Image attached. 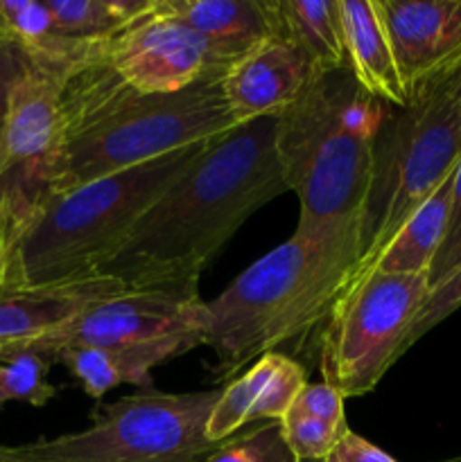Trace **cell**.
Segmentation results:
<instances>
[{
	"label": "cell",
	"instance_id": "obj_1",
	"mask_svg": "<svg viewBox=\"0 0 461 462\" xmlns=\"http://www.w3.org/2000/svg\"><path fill=\"white\" fill-rule=\"evenodd\" d=\"M278 117H260L212 140L138 219L95 278L127 289L199 287L203 269L249 221L289 192L276 152Z\"/></svg>",
	"mask_w": 461,
	"mask_h": 462
},
{
	"label": "cell",
	"instance_id": "obj_2",
	"mask_svg": "<svg viewBox=\"0 0 461 462\" xmlns=\"http://www.w3.org/2000/svg\"><path fill=\"white\" fill-rule=\"evenodd\" d=\"M389 116V104L339 70L316 75L276 125L285 185L298 199L294 235L353 257L355 266L375 140Z\"/></svg>",
	"mask_w": 461,
	"mask_h": 462
},
{
	"label": "cell",
	"instance_id": "obj_3",
	"mask_svg": "<svg viewBox=\"0 0 461 462\" xmlns=\"http://www.w3.org/2000/svg\"><path fill=\"white\" fill-rule=\"evenodd\" d=\"M211 143L190 144L156 161L45 197L14 244L5 287L50 289L95 278V271L140 217Z\"/></svg>",
	"mask_w": 461,
	"mask_h": 462
},
{
	"label": "cell",
	"instance_id": "obj_4",
	"mask_svg": "<svg viewBox=\"0 0 461 462\" xmlns=\"http://www.w3.org/2000/svg\"><path fill=\"white\" fill-rule=\"evenodd\" d=\"M353 273V257L312 246L296 235L271 248L206 302L203 346L215 352L217 374L230 377L316 328Z\"/></svg>",
	"mask_w": 461,
	"mask_h": 462
},
{
	"label": "cell",
	"instance_id": "obj_5",
	"mask_svg": "<svg viewBox=\"0 0 461 462\" xmlns=\"http://www.w3.org/2000/svg\"><path fill=\"white\" fill-rule=\"evenodd\" d=\"M235 126L220 79L170 95H138L113 72L90 120L63 143L50 165L48 197L215 140Z\"/></svg>",
	"mask_w": 461,
	"mask_h": 462
},
{
	"label": "cell",
	"instance_id": "obj_6",
	"mask_svg": "<svg viewBox=\"0 0 461 462\" xmlns=\"http://www.w3.org/2000/svg\"><path fill=\"white\" fill-rule=\"evenodd\" d=\"M461 156V99L432 86L396 108L380 129L360 219V260L369 271L407 219L450 179Z\"/></svg>",
	"mask_w": 461,
	"mask_h": 462
},
{
	"label": "cell",
	"instance_id": "obj_7",
	"mask_svg": "<svg viewBox=\"0 0 461 462\" xmlns=\"http://www.w3.org/2000/svg\"><path fill=\"white\" fill-rule=\"evenodd\" d=\"M217 397L149 388L98 406L84 431L21 445L23 454L30 462H203L217 449L206 436Z\"/></svg>",
	"mask_w": 461,
	"mask_h": 462
},
{
	"label": "cell",
	"instance_id": "obj_8",
	"mask_svg": "<svg viewBox=\"0 0 461 462\" xmlns=\"http://www.w3.org/2000/svg\"><path fill=\"white\" fill-rule=\"evenodd\" d=\"M428 293V275L373 271L348 284L324 320L319 343L324 383L346 400L375 391L402 356V343Z\"/></svg>",
	"mask_w": 461,
	"mask_h": 462
},
{
	"label": "cell",
	"instance_id": "obj_9",
	"mask_svg": "<svg viewBox=\"0 0 461 462\" xmlns=\"http://www.w3.org/2000/svg\"><path fill=\"white\" fill-rule=\"evenodd\" d=\"M203 329L206 300L199 287H122L27 347L54 361L68 347H129L172 337H199L203 346Z\"/></svg>",
	"mask_w": 461,
	"mask_h": 462
},
{
	"label": "cell",
	"instance_id": "obj_10",
	"mask_svg": "<svg viewBox=\"0 0 461 462\" xmlns=\"http://www.w3.org/2000/svg\"><path fill=\"white\" fill-rule=\"evenodd\" d=\"M118 79L138 95H170L220 79L229 59L190 27L149 9L98 45Z\"/></svg>",
	"mask_w": 461,
	"mask_h": 462
},
{
	"label": "cell",
	"instance_id": "obj_11",
	"mask_svg": "<svg viewBox=\"0 0 461 462\" xmlns=\"http://www.w3.org/2000/svg\"><path fill=\"white\" fill-rule=\"evenodd\" d=\"M407 97L461 66V0H373Z\"/></svg>",
	"mask_w": 461,
	"mask_h": 462
},
{
	"label": "cell",
	"instance_id": "obj_12",
	"mask_svg": "<svg viewBox=\"0 0 461 462\" xmlns=\"http://www.w3.org/2000/svg\"><path fill=\"white\" fill-rule=\"evenodd\" d=\"M316 75L301 48L278 30L235 59L220 77V88L240 126L260 117H278Z\"/></svg>",
	"mask_w": 461,
	"mask_h": 462
},
{
	"label": "cell",
	"instance_id": "obj_13",
	"mask_svg": "<svg viewBox=\"0 0 461 462\" xmlns=\"http://www.w3.org/2000/svg\"><path fill=\"white\" fill-rule=\"evenodd\" d=\"M306 370L292 356L267 352L258 356L238 379L221 388L206 422V436L221 445L244 427L278 422L298 393L306 388Z\"/></svg>",
	"mask_w": 461,
	"mask_h": 462
},
{
	"label": "cell",
	"instance_id": "obj_14",
	"mask_svg": "<svg viewBox=\"0 0 461 462\" xmlns=\"http://www.w3.org/2000/svg\"><path fill=\"white\" fill-rule=\"evenodd\" d=\"M152 9L202 34L230 63L278 34L276 0H152Z\"/></svg>",
	"mask_w": 461,
	"mask_h": 462
},
{
	"label": "cell",
	"instance_id": "obj_15",
	"mask_svg": "<svg viewBox=\"0 0 461 462\" xmlns=\"http://www.w3.org/2000/svg\"><path fill=\"white\" fill-rule=\"evenodd\" d=\"M199 346V337H172L129 347H68L59 352L54 361L66 365L81 391L99 402L122 383L149 391L154 388L152 370L156 365L167 364Z\"/></svg>",
	"mask_w": 461,
	"mask_h": 462
},
{
	"label": "cell",
	"instance_id": "obj_16",
	"mask_svg": "<svg viewBox=\"0 0 461 462\" xmlns=\"http://www.w3.org/2000/svg\"><path fill=\"white\" fill-rule=\"evenodd\" d=\"M116 289H122V284L108 278H90L50 289L0 287V341L23 343L27 347L71 320L89 302Z\"/></svg>",
	"mask_w": 461,
	"mask_h": 462
},
{
	"label": "cell",
	"instance_id": "obj_17",
	"mask_svg": "<svg viewBox=\"0 0 461 462\" xmlns=\"http://www.w3.org/2000/svg\"><path fill=\"white\" fill-rule=\"evenodd\" d=\"M346 68L362 90L393 108L409 104L393 61L391 43L373 0H339Z\"/></svg>",
	"mask_w": 461,
	"mask_h": 462
},
{
	"label": "cell",
	"instance_id": "obj_18",
	"mask_svg": "<svg viewBox=\"0 0 461 462\" xmlns=\"http://www.w3.org/2000/svg\"><path fill=\"white\" fill-rule=\"evenodd\" d=\"M450 203L452 176L443 180L441 188L402 224V228L393 235L391 242L382 248V253L375 257V262L369 266L366 273L380 271V273L428 275L429 269H432L434 257L441 248L443 237H446Z\"/></svg>",
	"mask_w": 461,
	"mask_h": 462
},
{
	"label": "cell",
	"instance_id": "obj_19",
	"mask_svg": "<svg viewBox=\"0 0 461 462\" xmlns=\"http://www.w3.org/2000/svg\"><path fill=\"white\" fill-rule=\"evenodd\" d=\"M0 41L21 50L27 61L54 70H66L90 50L59 32L45 0H0Z\"/></svg>",
	"mask_w": 461,
	"mask_h": 462
},
{
	"label": "cell",
	"instance_id": "obj_20",
	"mask_svg": "<svg viewBox=\"0 0 461 462\" xmlns=\"http://www.w3.org/2000/svg\"><path fill=\"white\" fill-rule=\"evenodd\" d=\"M278 30L301 48L319 75L348 70L339 0H276Z\"/></svg>",
	"mask_w": 461,
	"mask_h": 462
},
{
	"label": "cell",
	"instance_id": "obj_21",
	"mask_svg": "<svg viewBox=\"0 0 461 462\" xmlns=\"http://www.w3.org/2000/svg\"><path fill=\"white\" fill-rule=\"evenodd\" d=\"M59 32L81 48L104 43L143 16L149 0H45Z\"/></svg>",
	"mask_w": 461,
	"mask_h": 462
},
{
	"label": "cell",
	"instance_id": "obj_22",
	"mask_svg": "<svg viewBox=\"0 0 461 462\" xmlns=\"http://www.w3.org/2000/svg\"><path fill=\"white\" fill-rule=\"evenodd\" d=\"M54 361L41 352L21 347L12 355L0 356V413L12 402L30 406H45L54 400L57 388L48 382Z\"/></svg>",
	"mask_w": 461,
	"mask_h": 462
},
{
	"label": "cell",
	"instance_id": "obj_23",
	"mask_svg": "<svg viewBox=\"0 0 461 462\" xmlns=\"http://www.w3.org/2000/svg\"><path fill=\"white\" fill-rule=\"evenodd\" d=\"M203 462H298L285 445L278 422L253 424L247 433L217 445Z\"/></svg>",
	"mask_w": 461,
	"mask_h": 462
},
{
	"label": "cell",
	"instance_id": "obj_24",
	"mask_svg": "<svg viewBox=\"0 0 461 462\" xmlns=\"http://www.w3.org/2000/svg\"><path fill=\"white\" fill-rule=\"evenodd\" d=\"M278 424L285 445L289 447L298 462L324 460L328 451L337 445L339 438L348 431V427H337V424L324 422V420L294 409H289L278 420Z\"/></svg>",
	"mask_w": 461,
	"mask_h": 462
},
{
	"label": "cell",
	"instance_id": "obj_25",
	"mask_svg": "<svg viewBox=\"0 0 461 462\" xmlns=\"http://www.w3.org/2000/svg\"><path fill=\"white\" fill-rule=\"evenodd\" d=\"M461 307V264L455 266L450 273L437 284L429 287L428 298H425L423 307L416 314L414 323H411L409 332H407L405 343H402V355L411 350V346L420 341L428 332H432L437 325H441L447 316L455 314Z\"/></svg>",
	"mask_w": 461,
	"mask_h": 462
},
{
	"label": "cell",
	"instance_id": "obj_26",
	"mask_svg": "<svg viewBox=\"0 0 461 462\" xmlns=\"http://www.w3.org/2000/svg\"><path fill=\"white\" fill-rule=\"evenodd\" d=\"M461 264V156L456 162V170L452 174V203H450V219H447L446 237H443L441 248L432 262L428 280L429 287L438 280L446 278L455 266Z\"/></svg>",
	"mask_w": 461,
	"mask_h": 462
},
{
	"label": "cell",
	"instance_id": "obj_27",
	"mask_svg": "<svg viewBox=\"0 0 461 462\" xmlns=\"http://www.w3.org/2000/svg\"><path fill=\"white\" fill-rule=\"evenodd\" d=\"M343 402H346V397L337 388L328 386V383H306V388L298 393L289 409L301 411V413L319 418L324 422L337 424V427H348Z\"/></svg>",
	"mask_w": 461,
	"mask_h": 462
},
{
	"label": "cell",
	"instance_id": "obj_28",
	"mask_svg": "<svg viewBox=\"0 0 461 462\" xmlns=\"http://www.w3.org/2000/svg\"><path fill=\"white\" fill-rule=\"evenodd\" d=\"M324 462H398L393 460L387 451H382L380 447L371 445L366 438L357 436L348 429L342 438L337 440V445L328 451Z\"/></svg>",
	"mask_w": 461,
	"mask_h": 462
},
{
	"label": "cell",
	"instance_id": "obj_29",
	"mask_svg": "<svg viewBox=\"0 0 461 462\" xmlns=\"http://www.w3.org/2000/svg\"><path fill=\"white\" fill-rule=\"evenodd\" d=\"M25 63L27 59L21 50L0 41V140H3L5 122H7L9 97H12L14 84L21 77Z\"/></svg>",
	"mask_w": 461,
	"mask_h": 462
},
{
	"label": "cell",
	"instance_id": "obj_30",
	"mask_svg": "<svg viewBox=\"0 0 461 462\" xmlns=\"http://www.w3.org/2000/svg\"><path fill=\"white\" fill-rule=\"evenodd\" d=\"M7 269H9V244L0 226V287L7 284Z\"/></svg>",
	"mask_w": 461,
	"mask_h": 462
},
{
	"label": "cell",
	"instance_id": "obj_31",
	"mask_svg": "<svg viewBox=\"0 0 461 462\" xmlns=\"http://www.w3.org/2000/svg\"><path fill=\"white\" fill-rule=\"evenodd\" d=\"M437 86H441L443 90H447V93L455 95L456 99H461V66L456 68L452 75H447L446 79H443L441 84H437Z\"/></svg>",
	"mask_w": 461,
	"mask_h": 462
},
{
	"label": "cell",
	"instance_id": "obj_32",
	"mask_svg": "<svg viewBox=\"0 0 461 462\" xmlns=\"http://www.w3.org/2000/svg\"><path fill=\"white\" fill-rule=\"evenodd\" d=\"M0 462H30L23 447H0Z\"/></svg>",
	"mask_w": 461,
	"mask_h": 462
},
{
	"label": "cell",
	"instance_id": "obj_33",
	"mask_svg": "<svg viewBox=\"0 0 461 462\" xmlns=\"http://www.w3.org/2000/svg\"><path fill=\"white\" fill-rule=\"evenodd\" d=\"M21 347H25L23 343H9V341H0V356L5 355H12V352L21 350Z\"/></svg>",
	"mask_w": 461,
	"mask_h": 462
},
{
	"label": "cell",
	"instance_id": "obj_34",
	"mask_svg": "<svg viewBox=\"0 0 461 462\" xmlns=\"http://www.w3.org/2000/svg\"><path fill=\"white\" fill-rule=\"evenodd\" d=\"M441 462H461V456L459 458H450V460H441Z\"/></svg>",
	"mask_w": 461,
	"mask_h": 462
},
{
	"label": "cell",
	"instance_id": "obj_35",
	"mask_svg": "<svg viewBox=\"0 0 461 462\" xmlns=\"http://www.w3.org/2000/svg\"><path fill=\"white\" fill-rule=\"evenodd\" d=\"M303 462H324V460H303Z\"/></svg>",
	"mask_w": 461,
	"mask_h": 462
}]
</instances>
